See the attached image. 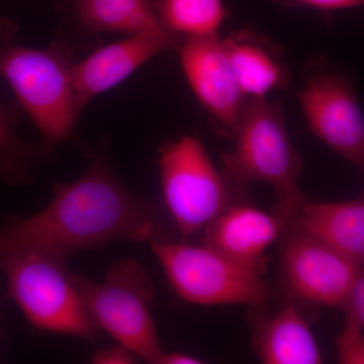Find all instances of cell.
<instances>
[{
  "label": "cell",
  "instance_id": "cell-16",
  "mask_svg": "<svg viewBox=\"0 0 364 364\" xmlns=\"http://www.w3.org/2000/svg\"><path fill=\"white\" fill-rule=\"evenodd\" d=\"M76 14L86 28L126 35L152 33L179 42L161 25L153 0H75Z\"/></svg>",
  "mask_w": 364,
  "mask_h": 364
},
{
  "label": "cell",
  "instance_id": "cell-13",
  "mask_svg": "<svg viewBox=\"0 0 364 364\" xmlns=\"http://www.w3.org/2000/svg\"><path fill=\"white\" fill-rule=\"evenodd\" d=\"M222 44L248 100L267 98L291 85L293 74L284 60V50L267 36L244 28L222 37Z\"/></svg>",
  "mask_w": 364,
  "mask_h": 364
},
{
  "label": "cell",
  "instance_id": "cell-5",
  "mask_svg": "<svg viewBox=\"0 0 364 364\" xmlns=\"http://www.w3.org/2000/svg\"><path fill=\"white\" fill-rule=\"evenodd\" d=\"M170 286L179 298L198 306L262 308L272 298L262 273L203 244L150 242Z\"/></svg>",
  "mask_w": 364,
  "mask_h": 364
},
{
  "label": "cell",
  "instance_id": "cell-4",
  "mask_svg": "<svg viewBox=\"0 0 364 364\" xmlns=\"http://www.w3.org/2000/svg\"><path fill=\"white\" fill-rule=\"evenodd\" d=\"M0 269L9 296L33 328L85 340L100 328L90 317L66 261L26 247L0 244Z\"/></svg>",
  "mask_w": 364,
  "mask_h": 364
},
{
  "label": "cell",
  "instance_id": "cell-14",
  "mask_svg": "<svg viewBox=\"0 0 364 364\" xmlns=\"http://www.w3.org/2000/svg\"><path fill=\"white\" fill-rule=\"evenodd\" d=\"M291 223L304 233L363 265V198L329 203L311 202L305 198Z\"/></svg>",
  "mask_w": 364,
  "mask_h": 364
},
{
  "label": "cell",
  "instance_id": "cell-6",
  "mask_svg": "<svg viewBox=\"0 0 364 364\" xmlns=\"http://www.w3.org/2000/svg\"><path fill=\"white\" fill-rule=\"evenodd\" d=\"M90 317L138 356L157 364L163 348L151 311L154 287L140 263L124 260L112 265L102 282L72 274Z\"/></svg>",
  "mask_w": 364,
  "mask_h": 364
},
{
  "label": "cell",
  "instance_id": "cell-10",
  "mask_svg": "<svg viewBox=\"0 0 364 364\" xmlns=\"http://www.w3.org/2000/svg\"><path fill=\"white\" fill-rule=\"evenodd\" d=\"M177 51L182 70L217 135L233 139L247 104L230 66L220 35L182 40Z\"/></svg>",
  "mask_w": 364,
  "mask_h": 364
},
{
  "label": "cell",
  "instance_id": "cell-9",
  "mask_svg": "<svg viewBox=\"0 0 364 364\" xmlns=\"http://www.w3.org/2000/svg\"><path fill=\"white\" fill-rule=\"evenodd\" d=\"M279 242L280 284L289 301L339 306L363 272V265L304 233L291 221Z\"/></svg>",
  "mask_w": 364,
  "mask_h": 364
},
{
  "label": "cell",
  "instance_id": "cell-22",
  "mask_svg": "<svg viewBox=\"0 0 364 364\" xmlns=\"http://www.w3.org/2000/svg\"><path fill=\"white\" fill-rule=\"evenodd\" d=\"M202 359L179 351H163L157 364H202Z\"/></svg>",
  "mask_w": 364,
  "mask_h": 364
},
{
  "label": "cell",
  "instance_id": "cell-12",
  "mask_svg": "<svg viewBox=\"0 0 364 364\" xmlns=\"http://www.w3.org/2000/svg\"><path fill=\"white\" fill-rule=\"evenodd\" d=\"M171 49L177 50L171 40L156 33H140L100 48L74 63L72 77L81 107L85 109L98 95L121 85L159 53Z\"/></svg>",
  "mask_w": 364,
  "mask_h": 364
},
{
  "label": "cell",
  "instance_id": "cell-15",
  "mask_svg": "<svg viewBox=\"0 0 364 364\" xmlns=\"http://www.w3.org/2000/svg\"><path fill=\"white\" fill-rule=\"evenodd\" d=\"M252 345L264 364H320L322 352L305 317L296 303L254 323Z\"/></svg>",
  "mask_w": 364,
  "mask_h": 364
},
{
  "label": "cell",
  "instance_id": "cell-21",
  "mask_svg": "<svg viewBox=\"0 0 364 364\" xmlns=\"http://www.w3.org/2000/svg\"><path fill=\"white\" fill-rule=\"evenodd\" d=\"M364 0H279L280 4L289 6H305L318 11H340L363 6Z\"/></svg>",
  "mask_w": 364,
  "mask_h": 364
},
{
  "label": "cell",
  "instance_id": "cell-7",
  "mask_svg": "<svg viewBox=\"0 0 364 364\" xmlns=\"http://www.w3.org/2000/svg\"><path fill=\"white\" fill-rule=\"evenodd\" d=\"M158 163L163 200L183 236L208 227L244 191L228 181L196 136H181L165 143Z\"/></svg>",
  "mask_w": 364,
  "mask_h": 364
},
{
  "label": "cell",
  "instance_id": "cell-20",
  "mask_svg": "<svg viewBox=\"0 0 364 364\" xmlns=\"http://www.w3.org/2000/svg\"><path fill=\"white\" fill-rule=\"evenodd\" d=\"M138 360L140 359L135 353L119 343L100 348L91 358V363L95 364H131L138 363Z\"/></svg>",
  "mask_w": 364,
  "mask_h": 364
},
{
  "label": "cell",
  "instance_id": "cell-11",
  "mask_svg": "<svg viewBox=\"0 0 364 364\" xmlns=\"http://www.w3.org/2000/svg\"><path fill=\"white\" fill-rule=\"evenodd\" d=\"M289 221L279 210L265 212L238 198L203 229V244L264 274L268 248L279 241Z\"/></svg>",
  "mask_w": 364,
  "mask_h": 364
},
{
  "label": "cell",
  "instance_id": "cell-8",
  "mask_svg": "<svg viewBox=\"0 0 364 364\" xmlns=\"http://www.w3.org/2000/svg\"><path fill=\"white\" fill-rule=\"evenodd\" d=\"M309 129L345 160L363 168L364 119L350 79L315 60L306 66L298 93Z\"/></svg>",
  "mask_w": 364,
  "mask_h": 364
},
{
  "label": "cell",
  "instance_id": "cell-17",
  "mask_svg": "<svg viewBox=\"0 0 364 364\" xmlns=\"http://www.w3.org/2000/svg\"><path fill=\"white\" fill-rule=\"evenodd\" d=\"M163 28L179 42L220 35L227 20L225 0H153Z\"/></svg>",
  "mask_w": 364,
  "mask_h": 364
},
{
  "label": "cell",
  "instance_id": "cell-19",
  "mask_svg": "<svg viewBox=\"0 0 364 364\" xmlns=\"http://www.w3.org/2000/svg\"><path fill=\"white\" fill-rule=\"evenodd\" d=\"M344 327L336 339L337 359L341 364L364 363V273L358 275L339 306Z\"/></svg>",
  "mask_w": 364,
  "mask_h": 364
},
{
  "label": "cell",
  "instance_id": "cell-1",
  "mask_svg": "<svg viewBox=\"0 0 364 364\" xmlns=\"http://www.w3.org/2000/svg\"><path fill=\"white\" fill-rule=\"evenodd\" d=\"M160 233L156 208L129 191L102 160L70 183L58 184L51 203L0 228V244L36 249L65 260L114 241L152 242Z\"/></svg>",
  "mask_w": 364,
  "mask_h": 364
},
{
  "label": "cell",
  "instance_id": "cell-3",
  "mask_svg": "<svg viewBox=\"0 0 364 364\" xmlns=\"http://www.w3.org/2000/svg\"><path fill=\"white\" fill-rule=\"evenodd\" d=\"M73 64L71 50L62 43L39 50L14 39L0 53V78L40 131L46 153L73 136L83 111L72 77Z\"/></svg>",
  "mask_w": 364,
  "mask_h": 364
},
{
  "label": "cell",
  "instance_id": "cell-2",
  "mask_svg": "<svg viewBox=\"0 0 364 364\" xmlns=\"http://www.w3.org/2000/svg\"><path fill=\"white\" fill-rule=\"evenodd\" d=\"M232 141L233 149L221 156L228 181L240 188L267 183L277 196V210L293 219L306 198L299 186L304 161L289 136L282 102L249 100Z\"/></svg>",
  "mask_w": 364,
  "mask_h": 364
},
{
  "label": "cell",
  "instance_id": "cell-18",
  "mask_svg": "<svg viewBox=\"0 0 364 364\" xmlns=\"http://www.w3.org/2000/svg\"><path fill=\"white\" fill-rule=\"evenodd\" d=\"M16 31L11 21L0 18V53L16 39ZM18 116L16 107L0 105V177L9 184L26 181L33 158V150L16 135Z\"/></svg>",
  "mask_w": 364,
  "mask_h": 364
}]
</instances>
